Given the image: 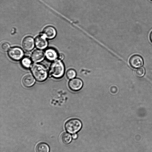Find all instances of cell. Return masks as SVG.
Listing matches in <instances>:
<instances>
[{
    "label": "cell",
    "instance_id": "obj_10",
    "mask_svg": "<svg viewBox=\"0 0 152 152\" xmlns=\"http://www.w3.org/2000/svg\"><path fill=\"white\" fill-rule=\"evenodd\" d=\"M56 35V31L53 27L48 26L45 27L43 30V35L49 39L54 38Z\"/></svg>",
    "mask_w": 152,
    "mask_h": 152
},
{
    "label": "cell",
    "instance_id": "obj_9",
    "mask_svg": "<svg viewBox=\"0 0 152 152\" xmlns=\"http://www.w3.org/2000/svg\"><path fill=\"white\" fill-rule=\"evenodd\" d=\"M44 57L45 53L44 52L39 50H34L31 55V60L34 62H38L42 61Z\"/></svg>",
    "mask_w": 152,
    "mask_h": 152
},
{
    "label": "cell",
    "instance_id": "obj_13",
    "mask_svg": "<svg viewBox=\"0 0 152 152\" xmlns=\"http://www.w3.org/2000/svg\"><path fill=\"white\" fill-rule=\"evenodd\" d=\"M37 152H49L50 148L48 145L44 142H40L36 147Z\"/></svg>",
    "mask_w": 152,
    "mask_h": 152
},
{
    "label": "cell",
    "instance_id": "obj_11",
    "mask_svg": "<svg viewBox=\"0 0 152 152\" xmlns=\"http://www.w3.org/2000/svg\"><path fill=\"white\" fill-rule=\"evenodd\" d=\"M22 82L25 86L30 87L34 85L35 82V80L34 77L31 75L27 74L23 77Z\"/></svg>",
    "mask_w": 152,
    "mask_h": 152
},
{
    "label": "cell",
    "instance_id": "obj_5",
    "mask_svg": "<svg viewBox=\"0 0 152 152\" xmlns=\"http://www.w3.org/2000/svg\"><path fill=\"white\" fill-rule=\"evenodd\" d=\"M22 50L18 47H14L10 49L8 52V55L12 59L18 61L21 59L23 56Z\"/></svg>",
    "mask_w": 152,
    "mask_h": 152
},
{
    "label": "cell",
    "instance_id": "obj_1",
    "mask_svg": "<svg viewBox=\"0 0 152 152\" xmlns=\"http://www.w3.org/2000/svg\"><path fill=\"white\" fill-rule=\"evenodd\" d=\"M31 71L34 77L38 81H43L47 78L48 75L47 70L42 64H33L31 67Z\"/></svg>",
    "mask_w": 152,
    "mask_h": 152
},
{
    "label": "cell",
    "instance_id": "obj_19",
    "mask_svg": "<svg viewBox=\"0 0 152 152\" xmlns=\"http://www.w3.org/2000/svg\"><path fill=\"white\" fill-rule=\"evenodd\" d=\"M72 137L73 138V139H75L77 138V134H74L72 136Z\"/></svg>",
    "mask_w": 152,
    "mask_h": 152
},
{
    "label": "cell",
    "instance_id": "obj_20",
    "mask_svg": "<svg viewBox=\"0 0 152 152\" xmlns=\"http://www.w3.org/2000/svg\"><path fill=\"white\" fill-rule=\"evenodd\" d=\"M64 56L62 54H61L59 55L58 56V57L59 59L61 60H62L64 58Z\"/></svg>",
    "mask_w": 152,
    "mask_h": 152
},
{
    "label": "cell",
    "instance_id": "obj_17",
    "mask_svg": "<svg viewBox=\"0 0 152 152\" xmlns=\"http://www.w3.org/2000/svg\"><path fill=\"white\" fill-rule=\"evenodd\" d=\"M145 69L143 67H142L136 69L135 71L136 75L139 77L143 76L145 74Z\"/></svg>",
    "mask_w": 152,
    "mask_h": 152
},
{
    "label": "cell",
    "instance_id": "obj_14",
    "mask_svg": "<svg viewBox=\"0 0 152 152\" xmlns=\"http://www.w3.org/2000/svg\"><path fill=\"white\" fill-rule=\"evenodd\" d=\"M72 137L70 134L67 132H64L61 134L60 139L61 141L63 143L68 144L71 141Z\"/></svg>",
    "mask_w": 152,
    "mask_h": 152
},
{
    "label": "cell",
    "instance_id": "obj_21",
    "mask_svg": "<svg viewBox=\"0 0 152 152\" xmlns=\"http://www.w3.org/2000/svg\"><path fill=\"white\" fill-rule=\"evenodd\" d=\"M150 39L152 43V31H151L150 35Z\"/></svg>",
    "mask_w": 152,
    "mask_h": 152
},
{
    "label": "cell",
    "instance_id": "obj_7",
    "mask_svg": "<svg viewBox=\"0 0 152 152\" xmlns=\"http://www.w3.org/2000/svg\"><path fill=\"white\" fill-rule=\"evenodd\" d=\"M34 41L31 37L27 36L23 40L22 45L24 49L27 51L31 50L34 47Z\"/></svg>",
    "mask_w": 152,
    "mask_h": 152
},
{
    "label": "cell",
    "instance_id": "obj_15",
    "mask_svg": "<svg viewBox=\"0 0 152 152\" xmlns=\"http://www.w3.org/2000/svg\"><path fill=\"white\" fill-rule=\"evenodd\" d=\"M31 60L28 57L23 58L21 62L22 66L26 69L29 68L31 66Z\"/></svg>",
    "mask_w": 152,
    "mask_h": 152
},
{
    "label": "cell",
    "instance_id": "obj_8",
    "mask_svg": "<svg viewBox=\"0 0 152 152\" xmlns=\"http://www.w3.org/2000/svg\"><path fill=\"white\" fill-rule=\"evenodd\" d=\"M36 46L40 49H44L47 46L48 42L44 35H39L36 37L35 40Z\"/></svg>",
    "mask_w": 152,
    "mask_h": 152
},
{
    "label": "cell",
    "instance_id": "obj_6",
    "mask_svg": "<svg viewBox=\"0 0 152 152\" xmlns=\"http://www.w3.org/2000/svg\"><path fill=\"white\" fill-rule=\"evenodd\" d=\"M129 63L132 67L138 68L143 65V60L141 56L138 55H134L130 57Z\"/></svg>",
    "mask_w": 152,
    "mask_h": 152
},
{
    "label": "cell",
    "instance_id": "obj_12",
    "mask_svg": "<svg viewBox=\"0 0 152 152\" xmlns=\"http://www.w3.org/2000/svg\"><path fill=\"white\" fill-rule=\"evenodd\" d=\"M45 54L46 58L50 61L54 60L58 57L57 52L52 48H49L47 50Z\"/></svg>",
    "mask_w": 152,
    "mask_h": 152
},
{
    "label": "cell",
    "instance_id": "obj_2",
    "mask_svg": "<svg viewBox=\"0 0 152 152\" xmlns=\"http://www.w3.org/2000/svg\"><path fill=\"white\" fill-rule=\"evenodd\" d=\"M65 69L63 62L60 60H56L50 66L49 71L50 75L55 78H60L64 75Z\"/></svg>",
    "mask_w": 152,
    "mask_h": 152
},
{
    "label": "cell",
    "instance_id": "obj_3",
    "mask_svg": "<svg viewBox=\"0 0 152 152\" xmlns=\"http://www.w3.org/2000/svg\"><path fill=\"white\" fill-rule=\"evenodd\" d=\"M82 124L81 121L77 118L71 119L66 123L65 129L69 133L74 134L79 131L81 129Z\"/></svg>",
    "mask_w": 152,
    "mask_h": 152
},
{
    "label": "cell",
    "instance_id": "obj_4",
    "mask_svg": "<svg viewBox=\"0 0 152 152\" xmlns=\"http://www.w3.org/2000/svg\"><path fill=\"white\" fill-rule=\"evenodd\" d=\"M69 88L72 91H78L81 89L83 86L82 80L79 78H75L70 80L68 82Z\"/></svg>",
    "mask_w": 152,
    "mask_h": 152
},
{
    "label": "cell",
    "instance_id": "obj_22",
    "mask_svg": "<svg viewBox=\"0 0 152 152\" xmlns=\"http://www.w3.org/2000/svg\"><path fill=\"white\" fill-rule=\"evenodd\" d=\"M151 0V1H152V0Z\"/></svg>",
    "mask_w": 152,
    "mask_h": 152
},
{
    "label": "cell",
    "instance_id": "obj_16",
    "mask_svg": "<svg viewBox=\"0 0 152 152\" xmlns=\"http://www.w3.org/2000/svg\"><path fill=\"white\" fill-rule=\"evenodd\" d=\"M76 75L75 70L73 69H68L66 72V76L69 79H72L75 78Z\"/></svg>",
    "mask_w": 152,
    "mask_h": 152
},
{
    "label": "cell",
    "instance_id": "obj_18",
    "mask_svg": "<svg viewBox=\"0 0 152 152\" xmlns=\"http://www.w3.org/2000/svg\"><path fill=\"white\" fill-rule=\"evenodd\" d=\"M10 48V45L9 43L7 42L3 43L1 45L2 49L4 51L8 50Z\"/></svg>",
    "mask_w": 152,
    "mask_h": 152
}]
</instances>
